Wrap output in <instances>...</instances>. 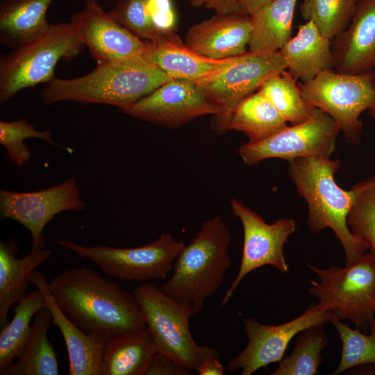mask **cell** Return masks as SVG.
<instances>
[{
    "mask_svg": "<svg viewBox=\"0 0 375 375\" xmlns=\"http://www.w3.org/2000/svg\"><path fill=\"white\" fill-rule=\"evenodd\" d=\"M61 310L83 331L105 342L147 328L133 294L87 267L65 270L49 283Z\"/></svg>",
    "mask_w": 375,
    "mask_h": 375,
    "instance_id": "6da1fadb",
    "label": "cell"
},
{
    "mask_svg": "<svg viewBox=\"0 0 375 375\" xmlns=\"http://www.w3.org/2000/svg\"><path fill=\"white\" fill-rule=\"evenodd\" d=\"M340 163L330 158H298L289 161L288 172L299 194L308 206V223L313 233L331 228L341 242L346 265L359 259L369 247L354 235L347 217L359 192L357 183L351 190L341 188L335 181Z\"/></svg>",
    "mask_w": 375,
    "mask_h": 375,
    "instance_id": "7a4b0ae2",
    "label": "cell"
},
{
    "mask_svg": "<svg viewBox=\"0 0 375 375\" xmlns=\"http://www.w3.org/2000/svg\"><path fill=\"white\" fill-rule=\"evenodd\" d=\"M143 58L97 63L90 73L72 79L53 78L40 94L51 104L63 101L103 103L125 108L170 81Z\"/></svg>",
    "mask_w": 375,
    "mask_h": 375,
    "instance_id": "3957f363",
    "label": "cell"
},
{
    "mask_svg": "<svg viewBox=\"0 0 375 375\" xmlns=\"http://www.w3.org/2000/svg\"><path fill=\"white\" fill-rule=\"evenodd\" d=\"M230 231L219 216L202 224L193 240L184 246L173 265L171 277L160 288L174 299L199 314L205 301L222 285L231 265Z\"/></svg>",
    "mask_w": 375,
    "mask_h": 375,
    "instance_id": "277c9868",
    "label": "cell"
},
{
    "mask_svg": "<svg viewBox=\"0 0 375 375\" xmlns=\"http://www.w3.org/2000/svg\"><path fill=\"white\" fill-rule=\"evenodd\" d=\"M319 281H310V294L318 299L317 306L331 312L332 317L349 319L356 327L369 331L375 317V255L364 253L344 267L331 266L321 269L311 264Z\"/></svg>",
    "mask_w": 375,
    "mask_h": 375,
    "instance_id": "5b68a950",
    "label": "cell"
},
{
    "mask_svg": "<svg viewBox=\"0 0 375 375\" xmlns=\"http://www.w3.org/2000/svg\"><path fill=\"white\" fill-rule=\"evenodd\" d=\"M83 47L72 22L51 24L43 35L4 56L0 65L1 103L23 89L50 83L58 61L74 58Z\"/></svg>",
    "mask_w": 375,
    "mask_h": 375,
    "instance_id": "8992f818",
    "label": "cell"
},
{
    "mask_svg": "<svg viewBox=\"0 0 375 375\" xmlns=\"http://www.w3.org/2000/svg\"><path fill=\"white\" fill-rule=\"evenodd\" d=\"M299 86L304 100L327 113L342 131L347 142H360L362 123L360 115L368 110L369 115L375 119L374 70L357 74L326 70Z\"/></svg>",
    "mask_w": 375,
    "mask_h": 375,
    "instance_id": "52a82bcc",
    "label": "cell"
},
{
    "mask_svg": "<svg viewBox=\"0 0 375 375\" xmlns=\"http://www.w3.org/2000/svg\"><path fill=\"white\" fill-rule=\"evenodd\" d=\"M133 295L151 334L157 352L165 354L190 370H196L216 349L199 345L189 326L193 317L190 306L168 296L152 283L135 288Z\"/></svg>",
    "mask_w": 375,
    "mask_h": 375,
    "instance_id": "ba28073f",
    "label": "cell"
},
{
    "mask_svg": "<svg viewBox=\"0 0 375 375\" xmlns=\"http://www.w3.org/2000/svg\"><path fill=\"white\" fill-rule=\"evenodd\" d=\"M56 243L94 262L109 276L140 282L167 278L185 246L169 233L162 234L155 241L134 248L89 247L69 240Z\"/></svg>",
    "mask_w": 375,
    "mask_h": 375,
    "instance_id": "9c48e42d",
    "label": "cell"
},
{
    "mask_svg": "<svg viewBox=\"0 0 375 375\" xmlns=\"http://www.w3.org/2000/svg\"><path fill=\"white\" fill-rule=\"evenodd\" d=\"M285 60L279 51H248L235 56L222 70L195 83L202 93L218 108L215 128L226 131L235 106L244 98L258 91L270 77L285 71Z\"/></svg>",
    "mask_w": 375,
    "mask_h": 375,
    "instance_id": "30bf717a",
    "label": "cell"
},
{
    "mask_svg": "<svg viewBox=\"0 0 375 375\" xmlns=\"http://www.w3.org/2000/svg\"><path fill=\"white\" fill-rule=\"evenodd\" d=\"M340 131L327 113L315 108L308 120L286 126L261 141L244 143L238 148V153L247 165L270 158L288 161L298 158H330Z\"/></svg>",
    "mask_w": 375,
    "mask_h": 375,
    "instance_id": "8fae6325",
    "label": "cell"
},
{
    "mask_svg": "<svg viewBox=\"0 0 375 375\" xmlns=\"http://www.w3.org/2000/svg\"><path fill=\"white\" fill-rule=\"evenodd\" d=\"M230 206L242 224L243 248L238 272L225 293L222 306L228 303L242 279L252 271L270 265L282 273L288 272L283 247L297 228L294 220L288 218L268 224L237 199H231Z\"/></svg>",
    "mask_w": 375,
    "mask_h": 375,
    "instance_id": "7c38bea8",
    "label": "cell"
},
{
    "mask_svg": "<svg viewBox=\"0 0 375 375\" xmlns=\"http://www.w3.org/2000/svg\"><path fill=\"white\" fill-rule=\"evenodd\" d=\"M75 179L42 190L18 192L0 190V212L3 219L22 224L32 238V249L45 247L43 231L58 213L85 208Z\"/></svg>",
    "mask_w": 375,
    "mask_h": 375,
    "instance_id": "4fadbf2b",
    "label": "cell"
},
{
    "mask_svg": "<svg viewBox=\"0 0 375 375\" xmlns=\"http://www.w3.org/2000/svg\"><path fill=\"white\" fill-rule=\"evenodd\" d=\"M331 318V312L317 304L310 306L296 318L274 326L264 325L253 317H247L243 324L248 343L229 361L227 367L231 372L241 369L242 375H251L269 364L279 362L297 334L310 326L330 322Z\"/></svg>",
    "mask_w": 375,
    "mask_h": 375,
    "instance_id": "5bb4252c",
    "label": "cell"
},
{
    "mask_svg": "<svg viewBox=\"0 0 375 375\" xmlns=\"http://www.w3.org/2000/svg\"><path fill=\"white\" fill-rule=\"evenodd\" d=\"M122 110L132 117L177 127L202 115L219 114L194 82L171 79Z\"/></svg>",
    "mask_w": 375,
    "mask_h": 375,
    "instance_id": "9a60e30c",
    "label": "cell"
},
{
    "mask_svg": "<svg viewBox=\"0 0 375 375\" xmlns=\"http://www.w3.org/2000/svg\"><path fill=\"white\" fill-rule=\"evenodd\" d=\"M71 22L97 63L143 58L144 42L94 0H88Z\"/></svg>",
    "mask_w": 375,
    "mask_h": 375,
    "instance_id": "2e32d148",
    "label": "cell"
},
{
    "mask_svg": "<svg viewBox=\"0 0 375 375\" xmlns=\"http://www.w3.org/2000/svg\"><path fill=\"white\" fill-rule=\"evenodd\" d=\"M332 43L333 69L357 74L375 68V0H358L347 28Z\"/></svg>",
    "mask_w": 375,
    "mask_h": 375,
    "instance_id": "e0dca14e",
    "label": "cell"
},
{
    "mask_svg": "<svg viewBox=\"0 0 375 375\" xmlns=\"http://www.w3.org/2000/svg\"><path fill=\"white\" fill-rule=\"evenodd\" d=\"M251 34L249 15L215 14L192 26L186 33L185 44L208 58L224 59L245 53Z\"/></svg>",
    "mask_w": 375,
    "mask_h": 375,
    "instance_id": "ac0fdd59",
    "label": "cell"
},
{
    "mask_svg": "<svg viewBox=\"0 0 375 375\" xmlns=\"http://www.w3.org/2000/svg\"><path fill=\"white\" fill-rule=\"evenodd\" d=\"M29 283L34 285L44 295L53 324L58 326L63 337L69 358V374L99 375L105 341L83 331L67 317L55 301L49 283L40 271L35 269L31 273Z\"/></svg>",
    "mask_w": 375,
    "mask_h": 375,
    "instance_id": "d6986e66",
    "label": "cell"
},
{
    "mask_svg": "<svg viewBox=\"0 0 375 375\" xmlns=\"http://www.w3.org/2000/svg\"><path fill=\"white\" fill-rule=\"evenodd\" d=\"M143 58L172 79L197 82L228 67L235 58L212 59L201 55L182 42L175 33L156 42H147Z\"/></svg>",
    "mask_w": 375,
    "mask_h": 375,
    "instance_id": "ffe728a7",
    "label": "cell"
},
{
    "mask_svg": "<svg viewBox=\"0 0 375 375\" xmlns=\"http://www.w3.org/2000/svg\"><path fill=\"white\" fill-rule=\"evenodd\" d=\"M279 52L285 60L288 73L303 83L333 68L331 40L310 21L301 24Z\"/></svg>",
    "mask_w": 375,
    "mask_h": 375,
    "instance_id": "44dd1931",
    "label": "cell"
},
{
    "mask_svg": "<svg viewBox=\"0 0 375 375\" xmlns=\"http://www.w3.org/2000/svg\"><path fill=\"white\" fill-rule=\"evenodd\" d=\"M18 245L15 240L0 242V327L8 322L10 308L27 294L31 273L47 261L51 251L49 249H31V251L17 258Z\"/></svg>",
    "mask_w": 375,
    "mask_h": 375,
    "instance_id": "7402d4cb",
    "label": "cell"
},
{
    "mask_svg": "<svg viewBox=\"0 0 375 375\" xmlns=\"http://www.w3.org/2000/svg\"><path fill=\"white\" fill-rule=\"evenodd\" d=\"M156 353L147 328L117 335L105 342L99 375H145Z\"/></svg>",
    "mask_w": 375,
    "mask_h": 375,
    "instance_id": "603a6c76",
    "label": "cell"
},
{
    "mask_svg": "<svg viewBox=\"0 0 375 375\" xmlns=\"http://www.w3.org/2000/svg\"><path fill=\"white\" fill-rule=\"evenodd\" d=\"M53 0H6L0 10L1 43L20 47L43 35L49 28L46 19Z\"/></svg>",
    "mask_w": 375,
    "mask_h": 375,
    "instance_id": "cb8c5ba5",
    "label": "cell"
},
{
    "mask_svg": "<svg viewBox=\"0 0 375 375\" xmlns=\"http://www.w3.org/2000/svg\"><path fill=\"white\" fill-rule=\"evenodd\" d=\"M53 324L51 313L46 306L37 312L24 347L3 375L59 374L56 354L48 338V330Z\"/></svg>",
    "mask_w": 375,
    "mask_h": 375,
    "instance_id": "d4e9b609",
    "label": "cell"
},
{
    "mask_svg": "<svg viewBox=\"0 0 375 375\" xmlns=\"http://www.w3.org/2000/svg\"><path fill=\"white\" fill-rule=\"evenodd\" d=\"M297 0H273L250 16L249 51H279L292 38Z\"/></svg>",
    "mask_w": 375,
    "mask_h": 375,
    "instance_id": "484cf974",
    "label": "cell"
},
{
    "mask_svg": "<svg viewBox=\"0 0 375 375\" xmlns=\"http://www.w3.org/2000/svg\"><path fill=\"white\" fill-rule=\"evenodd\" d=\"M287 122L270 101L258 90L235 106L226 126L249 138L248 142L265 140L285 128Z\"/></svg>",
    "mask_w": 375,
    "mask_h": 375,
    "instance_id": "4316f807",
    "label": "cell"
},
{
    "mask_svg": "<svg viewBox=\"0 0 375 375\" xmlns=\"http://www.w3.org/2000/svg\"><path fill=\"white\" fill-rule=\"evenodd\" d=\"M46 306L44 295L36 288L15 304L12 319L0 333V374L15 361L24 347L31 330V321Z\"/></svg>",
    "mask_w": 375,
    "mask_h": 375,
    "instance_id": "83f0119b",
    "label": "cell"
},
{
    "mask_svg": "<svg viewBox=\"0 0 375 375\" xmlns=\"http://www.w3.org/2000/svg\"><path fill=\"white\" fill-rule=\"evenodd\" d=\"M258 91L291 125L302 123L312 115L315 108L304 100L297 80L285 71L269 78Z\"/></svg>",
    "mask_w": 375,
    "mask_h": 375,
    "instance_id": "f1b7e54d",
    "label": "cell"
},
{
    "mask_svg": "<svg viewBox=\"0 0 375 375\" xmlns=\"http://www.w3.org/2000/svg\"><path fill=\"white\" fill-rule=\"evenodd\" d=\"M328 344L322 325L300 332L292 353L283 358L272 375H315L322 363V351Z\"/></svg>",
    "mask_w": 375,
    "mask_h": 375,
    "instance_id": "f546056e",
    "label": "cell"
},
{
    "mask_svg": "<svg viewBox=\"0 0 375 375\" xmlns=\"http://www.w3.org/2000/svg\"><path fill=\"white\" fill-rule=\"evenodd\" d=\"M358 0H304L300 7L303 19L312 22L331 40L349 26Z\"/></svg>",
    "mask_w": 375,
    "mask_h": 375,
    "instance_id": "4dcf8cb0",
    "label": "cell"
},
{
    "mask_svg": "<svg viewBox=\"0 0 375 375\" xmlns=\"http://www.w3.org/2000/svg\"><path fill=\"white\" fill-rule=\"evenodd\" d=\"M330 322L337 330L342 344L340 363L333 375L361 365L375 364V317L369 322V333L357 327L351 328L334 317Z\"/></svg>",
    "mask_w": 375,
    "mask_h": 375,
    "instance_id": "1f68e13d",
    "label": "cell"
},
{
    "mask_svg": "<svg viewBox=\"0 0 375 375\" xmlns=\"http://www.w3.org/2000/svg\"><path fill=\"white\" fill-rule=\"evenodd\" d=\"M28 138L40 139L69 153L73 151L72 149L54 142L50 131H38L26 119L0 122V144L5 148L9 159L17 167L25 165L31 158V151L24 142Z\"/></svg>",
    "mask_w": 375,
    "mask_h": 375,
    "instance_id": "d6a6232c",
    "label": "cell"
},
{
    "mask_svg": "<svg viewBox=\"0 0 375 375\" xmlns=\"http://www.w3.org/2000/svg\"><path fill=\"white\" fill-rule=\"evenodd\" d=\"M360 190L347 224L351 233L363 240L375 255V176L359 182Z\"/></svg>",
    "mask_w": 375,
    "mask_h": 375,
    "instance_id": "836d02e7",
    "label": "cell"
},
{
    "mask_svg": "<svg viewBox=\"0 0 375 375\" xmlns=\"http://www.w3.org/2000/svg\"><path fill=\"white\" fill-rule=\"evenodd\" d=\"M111 12L121 24L140 38L156 42L171 35L161 36L153 28L147 13L146 0H121Z\"/></svg>",
    "mask_w": 375,
    "mask_h": 375,
    "instance_id": "e575fe53",
    "label": "cell"
},
{
    "mask_svg": "<svg viewBox=\"0 0 375 375\" xmlns=\"http://www.w3.org/2000/svg\"><path fill=\"white\" fill-rule=\"evenodd\" d=\"M146 10L158 34L167 37L174 33L177 18L172 0H146Z\"/></svg>",
    "mask_w": 375,
    "mask_h": 375,
    "instance_id": "d590c367",
    "label": "cell"
},
{
    "mask_svg": "<svg viewBox=\"0 0 375 375\" xmlns=\"http://www.w3.org/2000/svg\"><path fill=\"white\" fill-rule=\"evenodd\" d=\"M191 370L172 358L156 353L153 357L145 375H187Z\"/></svg>",
    "mask_w": 375,
    "mask_h": 375,
    "instance_id": "8d00e7d4",
    "label": "cell"
},
{
    "mask_svg": "<svg viewBox=\"0 0 375 375\" xmlns=\"http://www.w3.org/2000/svg\"><path fill=\"white\" fill-rule=\"evenodd\" d=\"M190 2L193 7H203L213 10L215 14H244L239 0H190Z\"/></svg>",
    "mask_w": 375,
    "mask_h": 375,
    "instance_id": "74e56055",
    "label": "cell"
},
{
    "mask_svg": "<svg viewBox=\"0 0 375 375\" xmlns=\"http://www.w3.org/2000/svg\"><path fill=\"white\" fill-rule=\"evenodd\" d=\"M199 375H223L225 368L222 365L218 352L209 356L196 369Z\"/></svg>",
    "mask_w": 375,
    "mask_h": 375,
    "instance_id": "f35d334b",
    "label": "cell"
},
{
    "mask_svg": "<svg viewBox=\"0 0 375 375\" xmlns=\"http://www.w3.org/2000/svg\"><path fill=\"white\" fill-rule=\"evenodd\" d=\"M273 0H239L244 14L251 15Z\"/></svg>",
    "mask_w": 375,
    "mask_h": 375,
    "instance_id": "ab89813d",
    "label": "cell"
}]
</instances>
